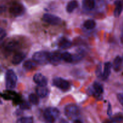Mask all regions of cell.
<instances>
[{
	"label": "cell",
	"instance_id": "30bf717a",
	"mask_svg": "<svg viewBox=\"0 0 123 123\" xmlns=\"http://www.w3.org/2000/svg\"><path fill=\"white\" fill-rule=\"evenodd\" d=\"M103 92V88L100 83L95 82L93 84V87L90 91V93L100 96Z\"/></svg>",
	"mask_w": 123,
	"mask_h": 123
},
{
	"label": "cell",
	"instance_id": "83f0119b",
	"mask_svg": "<svg viewBox=\"0 0 123 123\" xmlns=\"http://www.w3.org/2000/svg\"><path fill=\"white\" fill-rule=\"evenodd\" d=\"M6 36V32L4 30H0V41L4 39Z\"/></svg>",
	"mask_w": 123,
	"mask_h": 123
},
{
	"label": "cell",
	"instance_id": "484cf974",
	"mask_svg": "<svg viewBox=\"0 0 123 123\" xmlns=\"http://www.w3.org/2000/svg\"><path fill=\"white\" fill-rule=\"evenodd\" d=\"M72 56H73V61H78L83 58L84 53L83 51H80L74 55H72Z\"/></svg>",
	"mask_w": 123,
	"mask_h": 123
},
{
	"label": "cell",
	"instance_id": "44dd1931",
	"mask_svg": "<svg viewBox=\"0 0 123 123\" xmlns=\"http://www.w3.org/2000/svg\"><path fill=\"white\" fill-rule=\"evenodd\" d=\"M62 60L68 63H71L73 62V56L70 53L68 52L62 53Z\"/></svg>",
	"mask_w": 123,
	"mask_h": 123
},
{
	"label": "cell",
	"instance_id": "7402d4cb",
	"mask_svg": "<svg viewBox=\"0 0 123 123\" xmlns=\"http://www.w3.org/2000/svg\"><path fill=\"white\" fill-rule=\"evenodd\" d=\"M83 25H84V27L85 28L88 29V30H92V29H94L95 28L96 23L92 19H88L84 22Z\"/></svg>",
	"mask_w": 123,
	"mask_h": 123
},
{
	"label": "cell",
	"instance_id": "52a82bcc",
	"mask_svg": "<svg viewBox=\"0 0 123 123\" xmlns=\"http://www.w3.org/2000/svg\"><path fill=\"white\" fill-rule=\"evenodd\" d=\"M25 12V7L20 4H13L10 7V13L15 17L23 15Z\"/></svg>",
	"mask_w": 123,
	"mask_h": 123
},
{
	"label": "cell",
	"instance_id": "3957f363",
	"mask_svg": "<svg viewBox=\"0 0 123 123\" xmlns=\"http://www.w3.org/2000/svg\"><path fill=\"white\" fill-rule=\"evenodd\" d=\"M17 76L13 70H8L6 74V86L8 90H13L16 87Z\"/></svg>",
	"mask_w": 123,
	"mask_h": 123
},
{
	"label": "cell",
	"instance_id": "4dcf8cb0",
	"mask_svg": "<svg viewBox=\"0 0 123 123\" xmlns=\"http://www.w3.org/2000/svg\"><path fill=\"white\" fill-rule=\"evenodd\" d=\"M73 123H82V121H80V120H78V119H75V120L74 121Z\"/></svg>",
	"mask_w": 123,
	"mask_h": 123
},
{
	"label": "cell",
	"instance_id": "6da1fadb",
	"mask_svg": "<svg viewBox=\"0 0 123 123\" xmlns=\"http://www.w3.org/2000/svg\"><path fill=\"white\" fill-rule=\"evenodd\" d=\"M60 112L59 109L55 108H48L43 112V117L48 123H54L59 117Z\"/></svg>",
	"mask_w": 123,
	"mask_h": 123
},
{
	"label": "cell",
	"instance_id": "f546056e",
	"mask_svg": "<svg viewBox=\"0 0 123 123\" xmlns=\"http://www.w3.org/2000/svg\"><path fill=\"white\" fill-rule=\"evenodd\" d=\"M107 114L108 115L110 116L112 115V107H111V105L109 103L108 105V108H107Z\"/></svg>",
	"mask_w": 123,
	"mask_h": 123
},
{
	"label": "cell",
	"instance_id": "ba28073f",
	"mask_svg": "<svg viewBox=\"0 0 123 123\" xmlns=\"http://www.w3.org/2000/svg\"><path fill=\"white\" fill-rule=\"evenodd\" d=\"M33 80L38 86H45L48 84V80L41 73H36L33 76Z\"/></svg>",
	"mask_w": 123,
	"mask_h": 123
},
{
	"label": "cell",
	"instance_id": "8fae6325",
	"mask_svg": "<svg viewBox=\"0 0 123 123\" xmlns=\"http://www.w3.org/2000/svg\"><path fill=\"white\" fill-rule=\"evenodd\" d=\"M36 94L39 97L41 98H45L48 96L49 94V90L45 86H38L36 88Z\"/></svg>",
	"mask_w": 123,
	"mask_h": 123
},
{
	"label": "cell",
	"instance_id": "d6a6232c",
	"mask_svg": "<svg viewBox=\"0 0 123 123\" xmlns=\"http://www.w3.org/2000/svg\"><path fill=\"white\" fill-rule=\"evenodd\" d=\"M1 103H2V102H1V100H0V104H1Z\"/></svg>",
	"mask_w": 123,
	"mask_h": 123
},
{
	"label": "cell",
	"instance_id": "4316f807",
	"mask_svg": "<svg viewBox=\"0 0 123 123\" xmlns=\"http://www.w3.org/2000/svg\"><path fill=\"white\" fill-rule=\"evenodd\" d=\"M20 108L21 109L25 110V109H28L30 108V105L28 102H22L21 104L20 105Z\"/></svg>",
	"mask_w": 123,
	"mask_h": 123
},
{
	"label": "cell",
	"instance_id": "7c38bea8",
	"mask_svg": "<svg viewBox=\"0 0 123 123\" xmlns=\"http://www.w3.org/2000/svg\"><path fill=\"white\" fill-rule=\"evenodd\" d=\"M26 55L24 53L19 52L16 54L12 59V63L14 65L19 64L25 59Z\"/></svg>",
	"mask_w": 123,
	"mask_h": 123
},
{
	"label": "cell",
	"instance_id": "8992f818",
	"mask_svg": "<svg viewBox=\"0 0 123 123\" xmlns=\"http://www.w3.org/2000/svg\"><path fill=\"white\" fill-rule=\"evenodd\" d=\"M42 20L52 25H59L62 22L61 19L59 17L54 14H49V13H46L43 14L42 17Z\"/></svg>",
	"mask_w": 123,
	"mask_h": 123
},
{
	"label": "cell",
	"instance_id": "cb8c5ba5",
	"mask_svg": "<svg viewBox=\"0 0 123 123\" xmlns=\"http://www.w3.org/2000/svg\"><path fill=\"white\" fill-rule=\"evenodd\" d=\"M29 100L31 102V104L34 105H36L39 103V98L38 96L35 94L31 93L29 95Z\"/></svg>",
	"mask_w": 123,
	"mask_h": 123
},
{
	"label": "cell",
	"instance_id": "e0dca14e",
	"mask_svg": "<svg viewBox=\"0 0 123 123\" xmlns=\"http://www.w3.org/2000/svg\"><path fill=\"white\" fill-rule=\"evenodd\" d=\"M78 6V4L77 1H76V0H72V1H69L66 7V10L68 13H72L75 8H77Z\"/></svg>",
	"mask_w": 123,
	"mask_h": 123
},
{
	"label": "cell",
	"instance_id": "9a60e30c",
	"mask_svg": "<svg viewBox=\"0 0 123 123\" xmlns=\"http://www.w3.org/2000/svg\"><path fill=\"white\" fill-rule=\"evenodd\" d=\"M111 68H112V64L109 62H106L104 66L103 73H102V79L104 80L107 79L110 76L111 72Z\"/></svg>",
	"mask_w": 123,
	"mask_h": 123
},
{
	"label": "cell",
	"instance_id": "2e32d148",
	"mask_svg": "<svg viewBox=\"0 0 123 123\" xmlns=\"http://www.w3.org/2000/svg\"><path fill=\"white\" fill-rule=\"evenodd\" d=\"M115 4V8L114 10V16L116 18H118L119 16L123 10V5L120 0H116Z\"/></svg>",
	"mask_w": 123,
	"mask_h": 123
},
{
	"label": "cell",
	"instance_id": "277c9868",
	"mask_svg": "<svg viewBox=\"0 0 123 123\" xmlns=\"http://www.w3.org/2000/svg\"><path fill=\"white\" fill-rule=\"evenodd\" d=\"M65 114L68 118L71 119L76 118L80 115V109L75 105H68L65 108Z\"/></svg>",
	"mask_w": 123,
	"mask_h": 123
},
{
	"label": "cell",
	"instance_id": "7a4b0ae2",
	"mask_svg": "<svg viewBox=\"0 0 123 123\" xmlns=\"http://www.w3.org/2000/svg\"><path fill=\"white\" fill-rule=\"evenodd\" d=\"M50 53L46 51L36 52L33 55V60L40 65H45L49 62Z\"/></svg>",
	"mask_w": 123,
	"mask_h": 123
},
{
	"label": "cell",
	"instance_id": "ffe728a7",
	"mask_svg": "<svg viewBox=\"0 0 123 123\" xmlns=\"http://www.w3.org/2000/svg\"><path fill=\"white\" fill-rule=\"evenodd\" d=\"M122 63H123V60H122V58L120 57V56H117L115 58L114 61H113V69H114L116 72H118L119 70H120L122 66Z\"/></svg>",
	"mask_w": 123,
	"mask_h": 123
},
{
	"label": "cell",
	"instance_id": "f1b7e54d",
	"mask_svg": "<svg viewBox=\"0 0 123 123\" xmlns=\"http://www.w3.org/2000/svg\"><path fill=\"white\" fill-rule=\"evenodd\" d=\"M117 97L121 104L123 106V94H118L117 95Z\"/></svg>",
	"mask_w": 123,
	"mask_h": 123
},
{
	"label": "cell",
	"instance_id": "5b68a950",
	"mask_svg": "<svg viewBox=\"0 0 123 123\" xmlns=\"http://www.w3.org/2000/svg\"><path fill=\"white\" fill-rule=\"evenodd\" d=\"M53 84L54 86L63 91H66L70 87L69 83L67 80L63 79V78H58V77L53 79Z\"/></svg>",
	"mask_w": 123,
	"mask_h": 123
},
{
	"label": "cell",
	"instance_id": "1f68e13d",
	"mask_svg": "<svg viewBox=\"0 0 123 123\" xmlns=\"http://www.w3.org/2000/svg\"><path fill=\"white\" fill-rule=\"evenodd\" d=\"M60 123H68L66 120H63V119H62V120H60Z\"/></svg>",
	"mask_w": 123,
	"mask_h": 123
},
{
	"label": "cell",
	"instance_id": "4fadbf2b",
	"mask_svg": "<svg viewBox=\"0 0 123 123\" xmlns=\"http://www.w3.org/2000/svg\"><path fill=\"white\" fill-rule=\"evenodd\" d=\"M82 6L83 8L86 10H91L95 7V0H83Z\"/></svg>",
	"mask_w": 123,
	"mask_h": 123
},
{
	"label": "cell",
	"instance_id": "5bb4252c",
	"mask_svg": "<svg viewBox=\"0 0 123 123\" xmlns=\"http://www.w3.org/2000/svg\"><path fill=\"white\" fill-rule=\"evenodd\" d=\"M18 48H19V43L15 40L10 41L6 45V49L8 52L14 51Z\"/></svg>",
	"mask_w": 123,
	"mask_h": 123
},
{
	"label": "cell",
	"instance_id": "603a6c76",
	"mask_svg": "<svg viewBox=\"0 0 123 123\" xmlns=\"http://www.w3.org/2000/svg\"><path fill=\"white\" fill-rule=\"evenodd\" d=\"M16 123H34V119L32 117H24L18 119Z\"/></svg>",
	"mask_w": 123,
	"mask_h": 123
},
{
	"label": "cell",
	"instance_id": "9c48e42d",
	"mask_svg": "<svg viewBox=\"0 0 123 123\" xmlns=\"http://www.w3.org/2000/svg\"><path fill=\"white\" fill-rule=\"evenodd\" d=\"M62 60V53L54 52L49 55V62L54 66L59 64Z\"/></svg>",
	"mask_w": 123,
	"mask_h": 123
},
{
	"label": "cell",
	"instance_id": "d6986e66",
	"mask_svg": "<svg viewBox=\"0 0 123 123\" xmlns=\"http://www.w3.org/2000/svg\"><path fill=\"white\" fill-rule=\"evenodd\" d=\"M71 45H72V43L71 41L65 38H62L59 42V46L62 49H68L71 46Z\"/></svg>",
	"mask_w": 123,
	"mask_h": 123
},
{
	"label": "cell",
	"instance_id": "ac0fdd59",
	"mask_svg": "<svg viewBox=\"0 0 123 123\" xmlns=\"http://www.w3.org/2000/svg\"><path fill=\"white\" fill-rule=\"evenodd\" d=\"M36 62L34 60H27L23 64V68L27 71H30L34 68Z\"/></svg>",
	"mask_w": 123,
	"mask_h": 123
},
{
	"label": "cell",
	"instance_id": "d4e9b609",
	"mask_svg": "<svg viewBox=\"0 0 123 123\" xmlns=\"http://www.w3.org/2000/svg\"><path fill=\"white\" fill-rule=\"evenodd\" d=\"M113 123H123V116L120 114H116L112 118Z\"/></svg>",
	"mask_w": 123,
	"mask_h": 123
}]
</instances>
